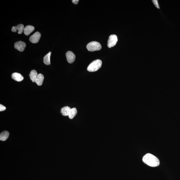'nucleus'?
Instances as JSON below:
<instances>
[{
    "instance_id": "nucleus-1",
    "label": "nucleus",
    "mask_w": 180,
    "mask_h": 180,
    "mask_svg": "<svg viewBox=\"0 0 180 180\" xmlns=\"http://www.w3.org/2000/svg\"><path fill=\"white\" fill-rule=\"evenodd\" d=\"M142 160L144 164L150 167H157L160 165V161L158 158L150 153L145 154Z\"/></svg>"
},
{
    "instance_id": "nucleus-2",
    "label": "nucleus",
    "mask_w": 180,
    "mask_h": 180,
    "mask_svg": "<svg viewBox=\"0 0 180 180\" xmlns=\"http://www.w3.org/2000/svg\"><path fill=\"white\" fill-rule=\"evenodd\" d=\"M102 63V61L99 59L95 60L88 66L87 70L89 72L97 71L101 67Z\"/></svg>"
},
{
    "instance_id": "nucleus-3",
    "label": "nucleus",
    "mask_w": 180,
    "mask_h": 180,
    "mask_svg": "<svg viewBox=\"0 0 180 180\" xmlns=\"http://www.w3.org/2000/svg\"><path fill=\"white\" fill-rule=\"evenodd\" d=\"M86 48L90 52H94L100 50L102 48V46L100 43L97 41H92L87 44Z\"/></svg>"
},
{
    "instance_id": "nucleus-4",
    "label": "nucleus",
    "mask_w": 180,
    "mask_h": 180,
    "mask_svg": "<svg viewBox=\"0 0 180 180\" xmlns=\"http://www.w3.org/2000/svg\"><path fill=\"white\" fill-rule=\"evenodd\" d=\"M118 41L116 35H113L109 36L108 41V46L109 48H111L116 45Z\"/></svg>"
},
{
    "instance_id": "nucleus-5",
    "label": "nucleus",
    "mask_w": 180,
    "mask_h": 180,
    "mask_svg": "<svg viewBox=\"0 0 180 180\" xmlns=\"http://www.w3.org/2000/svg\"><path fill=\"white\" fill-rule=\"evenodd\" d=\"M26 47V43L23 41H18L14 44V48L20 52H23Z\"/></svg>"
},
{
    "instance_id": "nucleus-6",
    "label": "nucleus",
    "mask_w": 180,
    "mask_h": 180,
    "mask_svg": "<svg viewBox=\"0 0 180 180\" xmlns=\"http://www.w3.org/2000/svg\"><path fill=\"white\" fill-rule=\"evenodd\" d=\"M41 36V34L39 32H36L30 38V41L33 43H37L39 41Z\"/></svg>"
},
{
    "instance_id": "nucleus-7",
    "label": "nucleus",
    "mask_w": 180,
    "mask_h": 180,
    "mask_svg": "<svg viewBox=\"0 0 180 180\" xmlns=\"http://www.w3.org/2000/svg\"><path fill=\"white\" fill-rule=\"evenodd\" d=\"M67 61L70 64H72L75 60V54L71 51H68L66 54Z\"/></svg>"
},
{
    "instance_id": "nucleus-8",
    "label": "nucleus",
    "mask_w": 180,
    "mask_h": 180,
    "mask_svg": "<svg viewBox=\"0 0 180 180\" xmlns=\"http://www.w3.org/2000/svg\"><path fill=\"white\" fill-rule=\"evenodd\" d=\"M25 28L24 25L22 24H19L16 26L13 27L12 30L13 32H16L17 30H19L18 33L19 34H21L23 31H24Z\"/></svg>"
},
{
    "instance_id": "nucleus-9",
    "label": "nucleus",
    "mask_w": 180,
    "mask_h": 180,
    "mask_svg": "<svg viewBox=\"0 0 180 180\" xmlns=\"http://www.w3.org/2000/svg\"><path fill=\"white\" fill-rule=\"evenodd\" d=\"M12 77L13 80L18 82H20L22 81L24 79V77L21 74L17 72L13 73L12 74Z\"/></svg>"
},
{
    "instance_id": "nucleus-10",
    "label": "nucleus",
    "mask_w": 180,
    "mask_h": 180,
    "mask_svg": "<svg viewBox=\"0 0 180 180\" xmlns=\"http://www.w3.org/2000/svg\"><path fill=\"white\" fill-rule=\"evenodd\" d=\"M35 27L31 25H27L25 28L24 32L25 35L29 36L35 30Z\"/></svg>"
},
{
    "instance_id": "nucleus-11",
    "label": "nucleus",
    "mask_w": 180,
    "mask_h": 180,
    "mask_svg": "<svg viewBox=\"0 0 180 180\" xmlns=\"http://www.w3.org/2000/svg\"><path fill=\"white\" fill-rule=\"evenodd\" d=\"M44 79V76L43 75L41 74H39L38 75L35 82L37 84L38 86H41L43 83Z\"/></svg>"
},
{
    "instance_id": "nucleus-12",
    "label": "nucleus",
    "mask_w": 180,
    "mask_h": 180,
    "mask_svg": "<svg viewBox=\"0 0 180 180\" xmlns=\"http://www.w3.org/2000/svg\"><path fill=\"white\" fill-rule=\"evenodd\" d=\"M71 109L70 107L69 106L64 107L62 108L61 110L60 113H61L62 115L64 116H69V113H70Z\"/></svg>"
},
{
    "instance_id": "nucleus-13",
    "label": "nucleus",
    "mask_w": 180,
    "mask_h": 180,
    "mask_svg": "<svg viewBox=\"0 0 180 180\" xmlns=\"http://www.w3.org/2000/svg\"><path fill=\"white\" fill-rule=\"evenodd\" d=\"M9 136V133L8 131H3L0 134V140L2 141H5L8 139Z\"/></svg>"
},
{
    "instance_id": "nucleus-14",
    "label": "nucleus",
    "mask_w": 180,
    "mask_h": 180,
    "mask_svg": "<svg viewBox=\"0 0 180 180\" xmlns=\"http://www.w3.org/2000/svg\"><path fill=\"white\" fill-rule=\"evenodd\" d=\"M38 75V74H37V72L36 70H33L30 72V78L32 81V82H35Z\"/></svg>"
},
{
    "instance_id": "nucleus-15",
    "label": "nucleus",
    "mask_w": 180,
    "mask_h": 180,
    "mask_svg": "<svg viewBox=\"0 0 180 180\" xmlns=\"http://www.w3.org/2000/svg\"><path fill=\"white\" fill-rule=\"evenodd\" d=\"M51 52H49L43 58V62L47 65H49L50 64V58Z\"/></svg>"
},
{
    "instance_id": "nucleus-16",
    "label": "nucleus",
    "mask_w": 180,
    "mask_h": 180,
    "mask_svg": "<svg viewBox=\"0 0 180 180\" xmlns=\"http://www.w3.org/2000/svg\"><path fill=\"white\" fill-rule=\"evenodd\" d=\"M77 114V110L76 108H73L71 109L69 113V116L70 119H72L76 116Z\"/></svg>"
},
{
    "instance_id": "nucleus-17",
    "label": "nucleus",
    "mask_w": 180,
    "mask_h": 180,
    "mask_svg": "<svg viewBox=\"0 0 180 180\" xmlns=\"http://www.w3.org/2000/svg\"><path fill=\"white\" fill-rule=\"evenodd\" d=\"M153 1V3H154V5L155 6V7H156V8L159 9L160 8V7H159V3H158V1H157V0H153V1Z\"/></svg>"
},
{
    "instance_id": "nucleus-18",
    "label": "nucleus",
    "mask_w": 180,
    "mask_h": 180,
    "mask_svg": "<svg viewBox=\"0 0 180 180\" xmlns=\"http://www.w3.org/2000/svg\"><path fill=\"white\" fill-rule=\"evenodd\" d=\"M6 109V107L2 104H0V111H4Z\"/></svg>"
},
{
    "instance_id": "nucleus-19",
    "label": "nucleus",
    "mask_w": 180,
    "mask_h": 180,
    "mask_svg": "<svg viewBox=\"0 0 180 180\" xmlns=\"http://www.w3.org/2000/svg\"><path fill=\"white\" fill-rule=\"evenodd\" d=\"M72 1L73 3L76 4H77L79 2L78 0H72Z\"/></svg>"
}]
</instances>
